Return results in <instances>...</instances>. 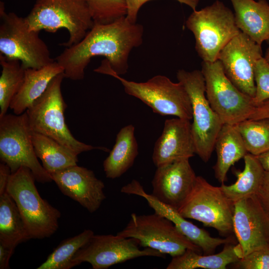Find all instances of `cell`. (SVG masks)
<instances>
[{"label":"cell","instance_id":"3","mask_svg":"<svg viewBox=\"0 0 269 269\" xmlns=\"http://www.w3.org/2000/svg\"><path fill=\"white\" fill-rule=\"evenodd\" d=\"M25 19L31 30L38 32L67 30L69 39L61 44L66 47L79 42L94 25L86 0H36Z\"/></svg>","mask_w":269,"mask_h":269},{"label":"cell","instance_id":"19","mask_svg":"<svg viewBox=\"0 0 269 269\" xmlns=\"http://www.w3.org/2000/svg\"><path fill=\"white\" fill-rule=\"evenodd\" d=\"M194 154L190 121L178 118L165 120L153 150L152 159L156 167L178 159L190 158Z\"/></svg>","mask_w":269,"mask_h":269},{"label":"cell","instance_id":"40","mask_svg":"<svg viewBox=\"0 0 269 269\" xmlns=\"http://www.w3.org/2000/svg\"><path fill=\"white\" fill-rule=\"evenodd\" d=\"M269 45V38L266 40ZM265 59L269 63V46L267 49L265 57Z\"/></svg>","mask_w":269,"mask_h":269},{"label":"cell","instance_id":"35","mask_svg":"<svg viewBox=\"0 0 269 269\" xmlns=\"http://www.w3.org/2000/svg\"><path fill=\"white\" fill-rule=\"evenodd\" d=\"M256 195L269 219V171H265L263 181Z\"/></svg>","mask_w":269,"mask_h":269},{"label":"cell","instance_id":"21","mask_svg":"<svg viewBox=\"0 0 269 269\" xmlns=\"http://www.w3.org/2000/svg\"><path fill=\"white\" fill-rule=\"evenodd\" d=\"M63 72V67L55 60L39 69H25L22 84L9 108L15 115L23 113L42 95L53 78Z\"/></svg>","mask_w":269,"mask_h":269},{"label":"cell","instance_id":"6","mask_svg":"<svg viewBox=\"0 0 269 269\" xmlns=\"http://www.w3.org/2000/svg\"><path fill=\"white\" fill-rule=\"evenodd\" d=\"M39 32L31 30L25 17L6 12L0 4V54L19 60L23 67L39 69L53 62Z\"/></svg>","mask_w":269,"mask_h":269},{"label":"cell","instance_id":"14","mask_svg":"<svg viewBox=\"0 0 269 269\" xmlns=\"http://www.w3.org/2000/svg\"><path fill=\"white\" fill-rule=\"evenodd\" d=\"M261 57V46L240 31L222 49L218 60L232 83L254 98L256 91L254 68Z\"/></svg>","mask_w":269,"mask_h":269},{"label":"cell","instance_id":"5","mask_svg":"<svg viewBox=\"0 0 269 269\" xmlns=\"http://www.w3.org/2000/svg\"><path fill=\"white\" fill-rule=\"evenodd\" d=\"M186 26L194 36L198 55L206 62L218 60L224 47L241 31L232 11L219 0L193 10Z\"/></svg>","mask_w":269,"mask_h":269},{"label":"cell","instance_id":"13","mask_svg":"<svg viewBox=\"0 0 269 269\" xmlns=\"http://www.w3.org/2000/svg\"><path fill=\"white\" fill-rule=\"evenodd\" d=\"M139 247L136 239L118 234H94L75 254L72 262V267L86 262L93 269H106L138 257H164V254L156 250L150 248L140 249Z\"/></svg>","mask_w":269,"mask_h":269},{"label":"cell","instance_id":"36","mask_svg":"<svg viewBox=\"0 0 269 269\" xmlns=\"http://www.w3.org/2000/svg\"><path fill=\"white\" fill-rule=\"evenodd\" d=\"M15 247L0 242V269H9V262Z\"/></svg>","mask_w":269,"mask_h":269},{"label":"cell","instance_id":"33","mask_svg":"<svg viewBox=\"0 0 269 269\" xmlns=\"http://www.w3.org/2000/svg\"><path fill=\"white\" fill-rule=\"evenodd\" d=\"M232 265L238 269H269V247L255 250Z\"/></svg>","mask_w":269,"mask_h":269},{"label":"cell","instance_id":"17","mask_svg":"<svg viewBox=\"0 0 269 269\" xmlns=\"http://www.w3.org/2000/svg\"><path fill=\"white\" fill-rule=\"evenodd\" d=\"M121 192L143 198L155 212L171 221L181 234L201 249L204 255L213 254L218 246L235 242L231 236L224 239L211 236L206 230L183 217L177 210L160 202L151 194L146 193L141 184L135 179L123 186Z\"/></svg>","mask_w":269,"mask_h":269},{"label":"cell","instance_id":"15","mask_svg":"<svg viewBox=\"0 0 269 269\" xmlns=\"http://www.w3.org/2000/svg\"><path fill=\"white\" fill-rule=\"evenodd\" d=\"M232 222L241 258L269 247V219L256 195L233 203Z\"/></svg>","mask_w":269,"mask_h":269},{"label":"cell","instance_id":"25","mask_svg":"<svg viewBox=\"0 0 269 269\" xmlns=\"http://www.w3.org/2000/svg\"><path fill=\"white\" fill-rule=\"evenodd\" d=\"M243 158V170L234 171L236 181L230 185L223 183L220 186L225 195L233 203L256 195L264 176L265 170L256 156L247 153Z\"/></svg>","mask_w":269,"mask_h":269},{"label":"cell","instance_id":"11","mask_svg":"<svg viewBox=\"0 0 269 269\" xmlns=\"http://www.w3.org/2000/svg\"><path fill=\"white\" fill-rule=\"evenodd\" d=\"M201 72L209 103L223 124L236 125L249 118L253 98L239 90L225 75L219 60L202 62Z\"/></svg>","mask_w":269,"mask_h":269},{"label":"cell","instance_id":"34","mask_svg":"<svg viewBox=\"0 0 269 269\" xmlns=\"http://www.w3.org/2000/svg\"><path fill=\"white\" fill-rule=\"evenodd\" d=\"M150 0H125L127 8V18L132 23H136L139 9L145 3ZM176 0L189 6L193 10H195L200 0Z\"/></svg>","mask_w":269,"mask_h":269},{"label":"cell","instance_id":"20","mask_svg":"<svg viewBox=\"0 0 269 269\" xmlns=\"http://www.w3.org/2000/svg\"><path fill=\"white\" fill-rule=\"evenodd\" d=\"M236 25L259 45L269 38V4L266 0H230Z\"/></svg>","mask_w":269,"mask_h":269},{"label":"cell","instance_id":"28","mask_svg":"<svg viewBox=\"0 0 269 269\" xmlns=\"http://www.w3.org/2000/svg\"><path fill=\"white\" fill-rule=\"evenodd\" d=\"M1 73L0 77V118L6 114L10 103L20 89L24 77L25 69L21 62L7 58L0 54Z\"/></svg>","mask_w":269,"mask_h":269},{"label":"cell","instance_id":"38","mask_svg":"<svg viewBox=\"0 0 269 269\" xmlns=\"http://www.w3.org/2000/svg\"><path fill=\"white\" fill-rule=\"evenodd\" d=\"M11 174L9 167L3 162L0 164V195L6 191L8 182Z\"/></svg>","mask_w":269,"mask_h":269},{"label":"cell","instance_id":"16","mask_svg":"<svg viewBox=\"0 0 269 269\" xmlns=\"http://www.w3.org/2000/svg\"><path fill=\"white\" fill-rule=\"evenodd\" d=\"M184 158L157 167L151 194L163 204L178 210L191 193L197 176Z\"/></svg>","mask_w":269,"mask_h":269},{"label":"cell","instance_id":"8","mask_svg":"<svg viewBox=\"0 0 269 269\" xmlns=\"http://www.w3.org/2000/svg\"><path fill=\"white\" fill-rule=\"evenodd\" d=\"M176 77L183 85L190 99L193 119L191 132L196 154L204 162H207L214 150L216 137L224 124L206 97L205 80L201 70L189 72L179 70Z\"/></svg>","mask_w":269,"mask_h":269},{"label":"cell","instance_id":"2","mask_svg":"<svg viewBox=\"0 0 269 269\" xmlns=\"http://www.w3.org/2000/svg\"><path fill=\"white\" fill-rule=\"evenodd\" d=\"M64 78V72L53 78L45 92L26 111L31 130L54 139L77 156L95 149L109 152L106 147L81 142L71 133L65 121L67 105L61 89Z\"/></svg>","mask_w":269,"mask_h":269},{"label":"cell","instance_id":"1","mask_svg":"<svg viewBox=\"0 0 269 269\" xmlns=\"http://www.w3.org/2000/svg\"><path fill=\"white\" fill-rule=\"evenodd\" d=\"M143 35L142 25L126 16L108 24H94L79 42L66 47L55 60L63 67L65 78L72 80L83 79L91 60L98 56L105 59L95 72L123 75L128 72L131 51L142 44Z\"/></svg>","mask_w":269,"mask_h":269},{"label":"cell","instance_id":"4","mask_svg":"<svg viewBox=\"0 0 269 269\" xmlns=\"http://www.w3.org/2000/svg\"><path fill=\"white\" fill-rule=\"evenodd\" d=\"M35 180L31 170L22 166L11 173L6 192L14 201L31 239H41L57 231L61 213L40 196Z\"/></svg>","mask_w":269,"mask_h":269},{"label":"cell","instance_id":"29","mask_svg":"<svg viewBox=\"0 0 269 269\" xmlns=\"http://www.w3.org/2000/svg\"><path fill=\"white\" fill-rule=\"evenodd\" d=\"M94 235L90 229L84 230L76 236L62 241L49 255L45 262L37 269H70L72 268V260L77 252Z\"/></svg>","mask_w":269,"mask_h":269},{"label":"cell","instance_id":"41","mask_svg":"<svg viewBox=\"0 0 269 269\" xmlns=\"http://www.w3.org/2000/svg\"><path fill=\"white\" fill-rule=\"evenodd\" d=\"M268 243H269V237H268Z\"/></svg>","mask_w":269,"mask_h":269},{"label":"cell","instance_id":"12","mask_svg":"<svg viewBox=\"0 0 269 269\" xmlns=\"http://www.w3.org/2000/svg\"><path fill=\"white\" fill-rule=\"evenodd\" d=\"M177 211L186 219L216 229L221 236L227 237L234 233L233 203L220 187L211 185L202 176H197L191 193Z\"/></svg>","mask_w":269,"mask_h":269},{"label":"cell","instance_id":"30","mask_svg":"<svg viewBox=\"0 0 269 269\" xmlns=\"http://www.w3.org/2000/svg\"><path fill=\"white\" fill-rule=\"evenodd\" d=\"M235 126L248 153L257 156L269 150V118L248 119Z\"/></svg>","mask_w":269,"mask_h":269},{"label":"cell","instance_id":"27","mask_svg":"<svg viewBox=\"0 0 269 269\" xmlns=\"http://www.w3.org/2000/svg\"><path fill=\"white\" fill-rule=\"evenodd\" d=\"M31 239L12 198L6 191L0 195V242L16 247Z\"/></svg>","mask_w":269,"mask_h":269},{"label":"cell","instance_id":"7","mask_svg":"<svg viewBox=\"0 0 269 269\" xmlns=\"http://www.w3.org/2000/svg\"><path fill=\"white\" fill-rule=\"evenodd\" d=\"M32 131L26 111L20 115L5 114L0 118V158L11 173L22 166L29 168L35 180L42 183L52 177L38 160L32 139Z\"/></svg>","mask_w":269,"mask_h":269},{"label":"cell","instance_id":"23","mask_svg":"<svg viewBox=\"0 0 269 269\" xmlns=\"http://www.w3.org/2000/svg\"><path fill=\"white\" fill-rule=\"evenodd\" d=\"M134 130L133 125H129L122 128L118 133L115 144L103 162L104 170L107 178L120 177L133 165L138 154Z\"/></svg>","mask_w":269,"mask_h":269},{"label":"cell","instance_id":"9","mask_svg":"<svg viewBox=\"0 0 269 269\" xmlns=\"http://www.w3.org/2000/svg\"><path fill=\"white\" fill-rule=\"evenodd\" d=\"M108 75L121 82L127 94L139 99L154 113L190 121L192 119L190 99L181 82L174 83L160 75L145 82L129 81L114 73Z\"/></svg>","mask_w":269,"mask_h":269},{"label":"cell","instance_id":"37","mask_svg":"<svg viewBox=\"0 0 269 269\" xmlns=\"http://www.w3.org/2000/svg\"><path fill=\"white\" fill-rule=\"evenodd\" d=\"M269 118V100L257 105L249 119L258 120Z\"/></svg>","mask_w":269,"mask_h":269},{"label":"cell","instance_id":"18","mask_svg":"<svg viewBox=\"0 0 269 269\" xmlns=\"http://www.w3.org/2000/svg\"><path fill=\"white\" fill-rule=\"evenodd\" d=\"M61 192L90 213L96 212L106 197L104 182L87 168L72 165L50 174Z\"/></svg>","mask_w":269,"mask_h":269},{"label":"cell","instance_id":"39","mask_svg":"<svg viewBox=\"0 0 269 269\" xmlns=\"http://www.w3.org/2000/svg\"><path fill=\"white\" fill-rule=\"evenodd\" d=\"M264 170L269 171V150L256 156Z\"/></svg>","mask_w":269,"mask_h":269},{"label":"cell","instance_id":"32","mask_svg":"<svg viewBox=\"0 0 269 269\" xmlns=\"http://www.w3.org/2000/svg\"><path fill=\"white\" fill-rule=\"evenodd\" d=\"M254 78L256 87L253 98L255 105L269 100V63L261 57L256 63Z\"/></svg>","mask_w":269,"mask_h":269},{"label":"cell","instance_id":"10","mask_svg":"<svg viewBox=\"0 0 269 269\" xmlns=\"http://www.w3.org/2000/svg\"><path fill=\"white\" fill-rule=\"evenodd\" d=\"M117 234L136 239L140 247L172 257L179 256L188 249L199 254L202 252L181 234L171 221L155 212L148 215L132 214L126 226Z\"/></svg>","mask_w":269,"mask_h":269},{"label":"cell","instance_id":"22","mask_svg":"<svg viewBox=\"0 0 269 269\" xmlns=\"http://www.w3.org/2000/svg\"><path fill=\"white\" fill-rule=\"evenodd\" d=\"M215 149L217 161L213 168L216 178L223 184L230 167L248 153L235 125L223 124L216 137Z\"/></svg>","mask_w":269,"mask_h":269},{"label":"cell","instance_id":"26","mask_svg":"<svg viewBox=\"0 0 269 269\" xmlns=\"http://www.w3.org/2000/svg\"><path fill=\"white\" fill-rule=\"evenodd\" d=\"M32 139L35 154L49 174L77 165V155L54 139L33 132Z\"/></svg>","mask_w":269,"mask_h":269},{"label":"cell","instance_id":"31","mask_svg":"<svg viewBox=\"0 0 269 269\" xmlns=\"http://www.w3.org/2000/svg\"><path fill=\"white\" fill-rule=\"evenodd\" d=\"M94 24H105L126 16L125 0H86Z\"/></svg>","mask_w":269,"mask_h":269},{"label":"cell","instance_id":"24","mask_svg":"<svg viewBox=\"0 0 269 269\" xmlns=\"http://www.w3.org/2000/svg\"><path fill=\"white\" fill-rule=\"evenodd\" d=\"M239 250L234 243L224 245L221 252L216 254L202 255L188 249L182 254L172 257L167 269H226L227 266L241 259Z\"/></svg>","mask_w":269,"mask_h":269}]
</instances>
